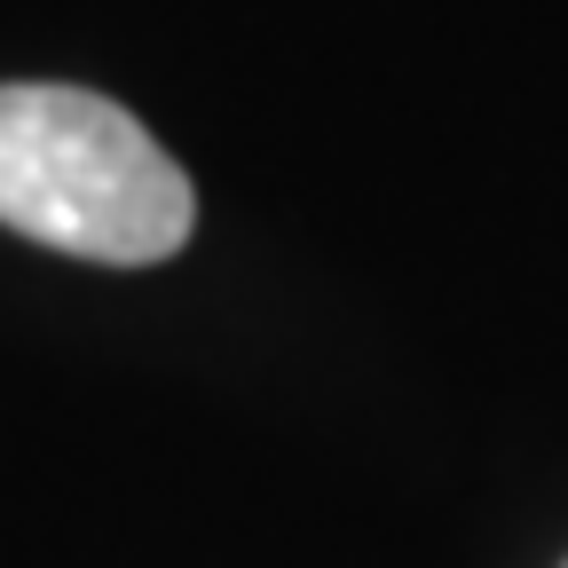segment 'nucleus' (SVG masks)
I'll return each instance as SVG.
<instances>
[{
  "label": "nucleus",
  "mask_w": 568,
  "mask_h": 568,
  "mask_svg": "<svg viewBox=\"0 0 568 568\" xmlns=\"http://www.w3.org/2000/svg\"><path fill=\"white\" fill-rule=\"evenodd\" d=\"M0 222L55 253L142 268L182 253L197 197L126 103L88 88H0Z\"/></svg>",
  "instance_id": "1"
}]
</instances>
